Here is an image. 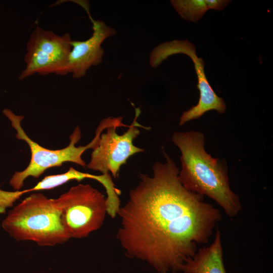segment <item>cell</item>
Listing matches in <instances>:
<instances>
[{
	"mask_svg": "<svg viewBox=\"0 0 273 273\" xmlns=\"http://www.w3.org/2000/svg\"><path fill=\"white\" fill-rule=\"evenodd\" d=\"M164 154L165 161L153 164L151 176L140 172L138 185L117 213V238L126 255L147 262L157 273L181 271L222 218L203 196L182 185L178 168Z\"/></svg>",
	"mask_w": 273,
	"mask_h": 273,
	"instance_id": "6da1fadb",
	"label": "cell"
},
{
	"mask_svg": "<svg viewBox=\"0 0 273 273\" xmlns=\"http://www.w3.org/2000/svg\"><path fill=\"white\" fill-rule=\"evenodd\" d=\"M172 141L180 152L178 177L188 190L216 202L230 217L242 209L239 196L230 187L225 160L214 158L205 150L200 131L175 132Z\"/></svg>",
	"mask_w": 273,
	"mask_h": 273,
	"instance_id": "7a4b0ae2",
	"label": "cell"
},
{
	"mask_svg": "<svg viewBox=\"0 0 273 273\" xmlns=\"http://www.w3.org/2000/svg\"><path fill=\"white\" fill-rule=\"evenodd\" d=\"M2 227L18 241L54 246L71 238L64 228L56 199L40 193L31 194L8 212Z\"/></svg>",
	"mask_w": 273,
	"mask_h": 273,
	"instance_id": "3957f363",
	"label": "cell"
},
{
	"mask_svg": "<svg viewBox=\"0 0 273 273\" xmlns=\"http://www.w3.org/2000/svg\"><path fill=\"white\" fill-rule=\"evenodd\" d=\"M3 114L16 130V138L25 141L29 146L31 153V159L27 167L22 171L15 172L10 180V185L16 191L20 190L27 177L37 178L46 170L60 166L64 162H73L85 167L86 164L81 158L82 154L86 150H93L98 146L101 134L104 129L117 124L114 119L111 117L103 119L97 127L93 140L86 146L76 147L75 145L81 138V130L77 126L70 135V143L67 147L58 150H51L42 147L27 135L21 124L23 116L17 115L9 109H4Z\"/></svg>",
	"mask_w": 273,
	"mask_h": 273,
	"instance_id": "277c9868",
	"label": "cell"
},
{
	"mask_svg": "<svg viewBox=\"0 0 273 273\" xmlns=\"http://www.w3.org/2000/svg\"><path fill=\"white\" fill-rule=\"evenodd\" d=\"M56 200L62 223L71 238L88 237L101 227L107 213L106 198L89 184L73 186Z\"/></svg>",
	"mask_w": 273,
	"mask_h": 273,
	"instance_id": "5b68a950",
	"label": "cell"
},
{
	"mask_svg": "<svg viewBox=\"0 0 273 273\" xmlns=\"http://www.w3.org/2000/svg\"><path fill=\"white\" fill-rule=\"evenodd\" d=\"M72 41L68 33L59 35L37 26L27 42L25 67L19 79L23 80L34 74H68L67 64Z\"/></svg>",
	"mask_w": 273,
	"mask_h": 273,
	"instance_id": "8992f818",
	"label": "cell"
},
{
	"mask_svg": "<svg viewBox=\"0 0 273 273\" xmlns=\"http://www.w3.org/2000/svg\"><path fill=\"white\" fill-rule=\"evenodd\" d=\"M179 53L187 55L193 62L198 77L200 98L197 105L182 113L179 125L182 126L190 121L198 119L210 110L223 114L226 110L225 103L210 85L204 72L205 62L197 56L195 46L188 40H173L160 44L150 53L149 64L153 68L157 67L170 56Z\"/></svg>",
	"mask_w": 273,
	"mask_h": 273,
	"instance_id": "52a82bcc",
	"label": "cell"
},
{
	"mask_svg": "<svg viewBox=\"0 0 273 273\" xmlns=\"http://www.w3.org/2000/svg\"><path fill=\"white\" fill-rule=\"evenodd\" d=\"M134 118L128 129L119 135L116 131L118 127L107 128L106 133L101 134L98 146L93 149L89 162L86 167L98 171L102 174L111 173L113 177H118L121 166L126 163L132 155L144 152L145 150L134 145L133 141L140 134L139 127L149 129L137 121L141 114L139 108H135Z\"/></svg>",
	"mask_w": 273,
	"mask_h": 273,
	"instance_id": "ba28073f",
	"label": "cell"
},
{
	"mask_svg": "<svg viewBox=\"0 0 273 273\" xmlns=\"http://www.w3.org/2000/svg\"><path fill=\"white\" fill-rule=\"evenodd\" d=\"M88 14L92 23L93 34L84 41L73 40L68 58V73H71L74 78L84 76L90 67L102 63L105 52L102 43L117 33L115 29L107 26L104 22L95 20L89 13Z\"/></svg>",
	"mask_w": 273,
	"mask_h": 273,
	"instance_id": "9c48e42d",
	"label": "cell"
},
{
	"mask_svg": "<svg viewBox=\"0 0 273 273\" xmlns=\"http://www.w3.org/2000/svg\"><path fill=\"white\" fill-rule=\"evenodd\" d=\"M184 273H226L223 261L221 234L217 230L213 242L199 249L183 266Z\"/></svg>",
	"mask_w": 273,
	"mask_h": 273,
	"instance_id": "30bf717a",
	"label": "cell"
},
{
	"mask_svg": "<svg viewBox=\"0 0 273 273\" xmlns=\"http://www.w3.org/2000/svg\"><path fill=\"white\" fill-rule=\"evenodd\" d=\"M170 4L184 19L193 22L198 21L209 9L222 10L229 0H172Z\"/></svg>",
	"mask_w": 273,
	"mask_h": 273,
	"instance_id": "8fae6325",
	"label": "cell"
},
{
	"mask_svg": "<svg viewBox=\"0 0 273 273\" xmlns=\"http://www.w3.org/2000/svg\"><path fill=\"white\" fill-rule=\"evenodd\" d=\"M80 171L70 167L69 170L63 173L50 175L45 176L34 187L20 191L14 192L6 191V197L10 207L23 195L31 192L40 190H51L61 186L71 180H78L79 178Z\"/></svg>",
	"mask_w": 273,
	"mask_h": 273,
	"instance_id": "7c38bea8",
	"label": "cell"
}]
</instances>
